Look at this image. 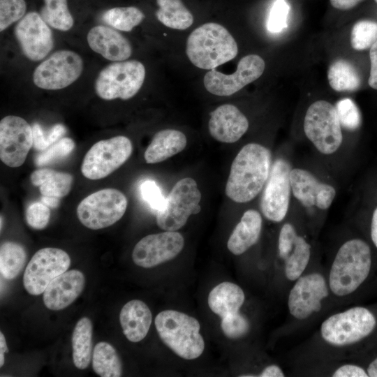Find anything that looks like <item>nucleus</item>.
Here are the masks:
<instances>
[{
  "label": "nucleus",
  "mask_w": 377,
  "mask_h": 377,
  "mask_svg": "<svg viewBox=\"0 0 377 377\" xmlns=\"http://www.w3.org/2000/svg\"><path fill=\"white\" fill-rule=\"evenodd\" d=\"M272 168L269 149L258 144L244 146L234 158L226 185V194L232 201L252 200L263 188Z\"/></svg>",
  "instance_id": "1"
},
{
  "label": "nucleus",
  "mask_w": 377,
  "mask_h": 377,
  "mask_svg": "<svg viewBox=\"0 0 377 377\" xmlns=\"http://www.w3.org/2000/svg\"><path fill=\"white\" fill-rule=\"evenodd\" d=\"M371 255L369 245L362 239H353L339 249L330 267L328 285L336 296L354 293L370 272Z\"/></svg>",
  "instance_id": "2"
},
{
  "label": "nucleus",
  "mask_w": 377,
  "mask_h": 377,
  "mask_svg": "<svg viewBox=\"0 0 377 377\" xmlns=\"http://www.w3.org/2000/svg\"><path fill=\"white\" fill-rule=\"evenodd\" d=\"M186 52L195 66L212 70L233 59L238 53V47L223 26L209 22L191 33L187 38Z\"/></svg>",
  "instance_id": "3"
},
{
  "label": "nucleus",
  "mask_w": 377,
  "mask_h": 377,
  "mask_svg": "<svg viewBox=\"0 0 377 377\" xmlns=\"http://www.w3.org/2000/svg\"><path fill=\"white\" fill-rule=\"evenodd\" d=\"M155 326L163 342L180 357L193 360L202 353L205 342L200 334V323L195 318L165 310L156 316Z\"/></svg>",
  "instance_id": "4"
},
{
  "label": "nucleus",
  "mask_w": 377,
  "mask_h": 377,
  "mask_svg": "<svg viewBox=\"0 0 377 377\" xmlns=\"http://www.w3.org/2000/svg\"><path fill=\"white\" fill-rule=\"evenodd\" d=\"M376 325V318L369 309L354 306L327 317L320 325V333L327 343L346 347L368 337Z\"/></svg>",
  "instance_id": "5"
},
{
  "label": "nucleus",
  "mask_w": 377,
  "mask_h": 377,
  "mask_svg": "<svg viewBox=\"0 0 377 377\" xmlns=\"http://www.w3.org/2000/svg\"><path fill=\"white\" fill-rule=\"evenodd\" d=\"M145 73L138 60L114 61L99 73L95 82L96 94L106 101L130 99L140 89Z\"/></svg>",
  "instance_id": "6"
},
{
  "label": "nucleus",
  "mask_w": 377,
  "mask_h": 377,
  "mask_svg": "<svg viewBox=\"0 0 377 377\" xmlns=\"http://www.w3.org/2000/svg\"><path fill=\"white\" fill-rule=\"evenodd\" d=\"M304 131L316 148L324 154L334 153L342 143L341 125L337 110L326 101H317L309 107Z\"/></svg>",
  "instance_id": "7"
},
{
  "label": "nucleus",
  "mask_w": 377,
  "mask_h": 377,
  "mask_svg": "<svg viewBox=\"0 0 377 377\" xmlns=\"http://www.w3.org/2000/svg\"><path fill=\"white\" fill-rule=\"evenodd\" d=\"M128 205L126 195L116 188L96 191L78 205L76 210L80 223L92 230L109 227L124 214Z\"/></svg>",
  "instance_id": "8"
},
{
  "label": "nucleus",
  "mask_w": 377,
  "mask_h": 377,
  "mask_svg": "<svg viewBox=\"0 0 377 377\" xmlns=\"http://www.w3.org/2000/svg\"><path fill=\"white\" fill-rule=\"evenodd\" d=\"M200 200L201 193L193 179L179 180L165 198L163 207L157 212V225L165 231L182 228L191 214L200 212Z\"/></svg>",
  "instance_id": "9"
},
{
  "label": "nucleus",
  "mask_w": 377,
  "mask_h": 377,
  "mask_svg": "<svg viewBox=\"0 0 377 377\" xmlns=\"http://www.w3.org/2000/svg\"><path fill=\"white\" fill-rule=\"evenodd\" d=\"M133 145L129 138L118 135L96 142L85 154L81 172L87 179L96 180L106 177L131 156Z\"/></svg>",
  "instance_id": "10"
},
{
  "label": "nucleus",
  "mask_w": 377,
  "mask_h": 377,
  "mask_svg": "<svg viewBox=\"0 0 377 377\" xmlns=\"http://www.w3.org/2000/svg\"><path fill=\"white\" fill-rule=\"evenodd\" d=\"M82 70L83 61L77 53L61 50L54 52L36 68L33 82L43 89L59 90L76 81Z\"/></svg>",
  "instance_id": "11"
},
{
  "label": "nucleus",
  "mask_w": 377,
  "mask_h": 377,
  "mask_svg": "<svg viewBox=\"0 0 377 377\" xmlns=\"http://www.w3.org/2000/svg\"><path fill=\"white\" fill-rule=\"evenodd\" d=\"M71 258L64 250L47 247L35 253L28 263L23 276L25 290L31 295L43 293L49 283L67 271Z\"/></svg>",
  "instance_id": "12"
},
{
  "label": "nucleus",
  "mask_w": 377,
  "mask_h": 377,
  "mask_svg": "<svg viewBox=\"0 0 377 377\" xmlns=\"http://www.w3.org/2000/svg\"><path fill=\"white\" fill-rule=\"evenodd\" d=\"M295 281L288 297V311L295 318L304 320L321 310L329 295L328 281L318 272L302 274Z\"/></svg>",
  "instance_id": "13"
},
{
  "label": "nucleus",
  "mask_w": 377,
  "mask_h": 377,
  "mask_svg": "<svg viewBox=\"0 0 377 377\" xmlns=\"http://www.w3.org/2000/svg\"><path fill=\"white\" fill-rule=\"evenodd\" d=\"M265 68L261 57L248 54L239 60L236 71L232 74H224L215 69L208 71L204 76V85L214 95L228 96L259 78Z\"/></svg>",
  "instance_id": "14"
},
{
  "label": "nucleus",
  "mask_w": 377,
  "mask_h": 377,
  "mask_svg": "<svg viewBox=\"0 0 377 377\" xmlns=\"http://www.w3.org/2000/svg\"><path fill=\"white\" fill-rule=\"evenodd\" d=\"M290 166L284 159H276L271 168L260 200L264 216L273 222H281L286 217L290 202Z\"/></svg>",
  "instance_id": "15"
},
{
  "label": "nucleus",
  "mask_w": 377,
  "mask_h": 377,
  "mask_svg": "<svg viewBox=\"0 0 377 377\" xmlns=\"http://www.w3.org/2000/svg\"><path fill=\"white\" fill-rule=\"evenodd\" d=\"M34 144L31 126L23 118L8 115L0 121V158L7 166L17 168L25 161Z\"/></svg>",
  "instance_id": "16"
},
{
  "label": "nucleus",
  "mask_w": 377,
  "mask_h": 377,
  "mask_svg": "<svg viewBox=\"0 0 377 377\" xmlns=\"http://www.w3.org/2000/svg\"><path fill=\"white\" fill-rule=\"evenodd\" d=\"M184 244L183 236L176 231L149 235L135 244L132 258L140 267H155L175 258L182 250Z\"/></svg>",
  "instance_id": "17"
},
{
  "label": "nucleus",
  "mask_w": 377,
  "mask_h": 377,
  "mask_svg": "<svg viewBox=\"0 0 377 377\" xmlns=\"http://www.w3.org/2000/svg\"><path fill=\"white\" fill-rule=\"evenodd\" d=\"M14 34L23 54L29 60H42L54 47L52 32L36 12L27 13L15 26Z\"/></svg>",
  "instance_id": "18"
},
{
  "label": "nucleus",
  "mask_w": 377,
  "mask_h": 377,
  "mask_svg": "<svg viewBox=\"0 0 377 377\" xmlns=\"http://www.w3.org/2000/svg\"><path fill=\"white\" fill-rule=\"evenodd\" d=\"M279 256L284 261L285 274L295 281L305 271L311 258V245L299 235L294 226L286 223L281 228L278 239Z\"/></svg>",
  "instance_id": "19"
},
{
  "label": "nucleus",
  "mask_w": 377,
  "mask_h": 377,
  "mask_svg": "<svg viewBox=\"0 0 377 377\" xmlns=\"http://www.w3.org/2000/svg\"><path fill=\"white\" fill-rule=\"evenodd\" d=\"M290 183L293 195L304 206L328 209L336 195L335 188L320 182L310 172L300 168L290 172Z\"/></svg>",
  "instance_id": "20"
},
{
  "label": "nucleus",
  "mask_w": 377,
  "mask_h": 377,
  "mask_svg": "<svg viewBox=\"0 0 377 377\" xmlns=\"http://www.w3.org/2000/svg\"><path fill=\"white\" fill-rule=\"evenodd\" d=\"M208 127L210 135L216 140L233 143L246 132L249 121L236 106L223 104L211 112Z\"/></svg>",
  "instance_id": "21"
},
{
  "label": "nucleus",
  "mask_w": 377,
  "mask_h": 377,
  "mask_svg": "<svg viewBox=\"0 0 377 377\" xmlns=\"http://www.w3.org/2000/svg\"><path fill=\"white\" fill-rule=\"evenodd\" d=\"M84 284L82 272L77 269L66 271L55 277L44 290L45 306L53 311L65 309L80 296Z\"/></svg>",
  "instance_id": "22"
},
{
  "label": "nucleus",
  "mask_w": 377,
  "mask_h": 377,
  "mask_svg": "<svg viewBox=\"0 0 377 377\" xmlns=\"http://www.w3.org/2000/svg\"><path fill=\"white\" fill-rule=\"evenodd\" d=\"M87 40L93 51L110 61H125L133 52L128 40L110 27H94L88 32Z\"/></svg>",
  "instance_id": "23"
},
{
  "label": "nucleus",
  "mask_w": 377,
  "mask_h": 377,
  "mask_svg": "<svg viewBox=\"0 0 377 377\" xmlns=\"http://www.w3.org/2000/svg\"><path fill=\"white\" fill-rule=\"evenodd\" d=\"M119 321L126 337L131 342H139L149 332L152 315L144 302L133 300L128 302L121 309Z\"/></svg>",
  "instance_id": "24"
},
{
  "label": "nucleus",
  "mask_w": 377,
  "mask_h": 377,
  "mask_svg": "<svg viewBox=\"0 0 377 377\" xmlns=\"http://www.w3.org/2000/svg\"><path fill=\"white\" fill-rule=\"evenodd\" d=\"M263 220L260 214L255 209H249L242 215L231 233L227 246L234 255H241L253 246L258 240Z\"/></svg>",
  "instance_id": "25"
},
{
  "label": "nucleus",
  "mask_w": 377,
  "mask_h": 377,
  "mask_svg": "<svg viewBox=\"0 0 377 377\" xmlns=\"http://www.w3.org/2000/svg\"><path fill=\"white\" fill-rule=\"evenodd\" d=\"M186 144V137L182 131L161 130L154 135L144 158L147 163H160L183 151Z\"/></svg>",
  "instance_id": "26"
},
{
  "label": "nucleus",
  "mask_w": 377,
  "mask_h": 377,
  "mask_svg": "<svg viewBox=\"0 0 377 377\" xmlns=\"http://www.w3.org/2000/svg\"><path fill=\"white\" fill-rule=\"evenodd\" d=\"M244 300V291L239 286L231 282H223L209 293L208 304L210 309L222 318L239 312Z\"/></svg>",
  "instance_id": "27"
},
{
  "label": "nucleus",
  "mask_w": 377,
  "mask_h": 377,
  "mask_svg": "<svg viewBox=\"0 0 377 377\" xmlns=\"http://www.w3.org/2000/svg\"><path fill=\"white\" fill-rule=\"evenodd\" d=\"M30 179L33 185L39 186L42 195L59 198L69 193L73 177L67 172L43 168L34 171Z\"/></svg>",
  "instance_id": "28"
},
{
  "label": "nucleus",
  "mask_w": 377,
  "mask_h": 377,
  "mask_svg": "<svg viewBox=\"0 0 377 377\" xmlns=\"http://www.w3.org/2000/svg\"><path fill=\"white\" fill-rule=\"evenodd\" d=\"M73 360L80 369H86L92 354V323L89 318H80L72 334Z\"/></svg>",
  "instance_id": "29"
},
{
  "label": "nucleus",
  "mask_w": 377,
  "mask_h": 377,
  "mask_svg": "<svg viewBox=\"0 0 377 377\" xmlns=\"http://www.w3.org/2000/svg\"><path fill=\"white\" fill-rule=\"evenodd\" d=\"M156 17L163 25L184 30L193 23V17L182 0H156Z\"/></svg>",
  "instance_id": "30"
},
{
  "label": "nucleus",
  "mask_w": 377,
  "mask_h": 377,
  "mask_svg": "<svg viewBox=\"0 0 377 377\" xmlns=\"http://www.w3.org/2000/svg\"><path fill=\"white\" fill-rule=\"evenodd\" d=\"M330 87L337 91H353L361 84L360 76L349 61L339 59L331 64L327 71Z\"/></svg>",
  "instance_id": "31"
},
{
  "label": "nucleus",
  "mask_w": 377,
  "mask_h": 377,
  "mask_svg": "<svg viewBox=\"0 0 377 377\" xmlns=\"http://www.w3.org/2000/svg\"><path fill=\"white\" fill-rule=\"evenodd\" d=\"M92 367L94 372L101 377H119L122 374L119 357L110 343L98 342L92 354Z\"/></svg>",
  "instance_id": "32"
},
{
  "label": "nucleus",
  "mask_w": 377,
  "mask_h": 377,
  "mask_svg": "<svg viewBox=\"0 0 377 377\" xmlns=\"http://www.w3.org/2000/svg\"><path fill=\"white\" fill-rule=\"evenodd\" d=\"M27 260V253L21 244L5 242L0 247V272L6 279H15L22 270Z\"/></svg>",
  "instance_id": "33"
},
{
  "label": "nucleus",
  "mask_w": 377,
  "mask_h": 377,
  "mask_svg": "<svg viewBox=\"0 0 377 377\" xmlns=\"http://www.w3.org/2000/svg\"><path fill=\"white\" fill-rule=\"evenodd\" d=\"M44 6L40 15L43 20L51 27L66 31L74 24L73 17L68 8L67 0H43Z\"/></svg>",
  "instance_id": "34"
},
{
  "label": "nucleus",
  "mask_w": 377,
  "mask_h": 377,
  "mask_svg": "<svg viewBox=\"0 0 377 377\" xmlns=\"http://www.w3.org/2000/svg\"><path fill=\"white\" fill-rule=\"evenodd\" d=\"M102 18L107 24L117 30L130 31L142 22L145 15L134 6L115 7L106 10Z\"/></svg>",
  "instance_id": "35"
},
{
  "label": "nucleus",
  "mask_w": 377,
  "mask_h": 377,
  "mask_svg": "<svg viewBox=\"0 0 377 377\" xmlns=\"http://www.w3.org/2000/svg\"><path fill=\"white\" fill-rule=\"evenodd\" d=\"M377 41V22L363 20L357 22L351 30L350 45L356 50L370 48Z\"/></svg>",
  "instance_id": "36"
},
{
  "label": "nucleus",
  "mask_w": 377,
  "mask_h": 377,
  "mask_svg": "<svg viewBox=\"0 0 377 377\" xmlns=\"http://www.w3.org/2000/svg\"><path fill=\"white\" fill-rule=\"evenodd\" d=\"M75 148V142L70 138H62L47 149L38 154L34 163L38 167L53 163L69 156Z\"/></svg>",
  "instance_id": "37"
},
{
  "label": "nucleus",
  "mask_w": 377,
  "mask_h": 377,
  "mask_svg": "<svg viewBox=\"0 0 377 377\" xmlns=\"http://www.w3.org/2000/svg\"><path fill=\"white\" fill-rule=\"evenodd\" d=\"M33 131V146L42 151L63 138L66 133V127L61 124H54L47 132L43 131L38 123H34L31 126Z\"/></svg>",
  "instance_id": "38"
},
{
  "label": "nucleus",
  "mask_w": 377,
  "mask_h": 377,
  "mask_svg": "<svg viewBox=\"0 0 377 377\" xmlns=\"http://www.w3.org/2000/svg\"><path fill=\"white\" fill-rule=\"evenodd\" d=\"M24 0H0V31H3L24 15Z\"/></svg>",
  "instance_id": "39"
},
{
  "label": "nucleus",
  "mask_w": 377,
  "mask_h": 377,
  "mask_svg": "<svg viewBox=\"0 0 377 377\" xmlns=\"http://www.w3.org/2000/svg\"><path fill=\"white\" fill-rule=\"evenodd\" d=\"M340 124L348 130L357 129L361 124V115L355 103L350 98H343L336 104Z\"/></svg>",
  "instance_id": "40"
},
{
  "label": "nucleus",
  "mask_w": 377,
  "mask_h": 377,
  "mask_svg": "<svg viewBox=\"0 0 377 377\" xmlns=\"http://www.w3.org/2000/svg\"><path fill=\"white\" fill-rule=\"evenodd\" d=\"M221 326L225 335L230 339L244 337L250 328L248 319L239 312L222 318Z\"/></svg>",
  "instance_id": "41"
},
{
  "label": "nucleus",
  "mask_w": 377,
  "mask_h": 377,
  "mask_svg": "<svg viewBox=\"0 0 377 377\" xmlns=\"http://www.w3.org/2000/svg\"><path fill=\"white\" fill-rule=\"evenodd\" d=\"M290 6L286 0H275L267 22V29L272 33L281 31L287 27Z\"/></svg>",
  "instance_id": "42"
},
{
  "label": "nucleus",
  "mask_w": 377,
  "mask_h": 377,
  "mask_svg": "<svg viewBox=\"0 0 377 377\" xmlns=\"http://www.w3.org/2000/svg\"><path fill=\"white\" fill-rule=\"evenodd\" d=\"M50 219V209L43 202H35L29 205L25 212L27 224L34 229H44Z\"/></svg>",
  "instance_id": "43"
},
{
  "label": "nucleus",
  "mask_w": 377,
  "mask_h": 377,
  "mask_svg": "<svg viewBox=\"0 0 377 377\" xmlns=\"http://www.w3.org/2000/svg\"><path fill=\"white\" fill-rule=\"evenodd\" d=\"M140 192L144 200L153 209L158 212L163 207L165 198L155 182L149 179L142 182Z\"/></svg>",
  "instance_id": "44"
},
{
  "label": "nucleus",
  "mask_w": 377,
  "mask_h": 377,
  "mask_svg": "<svg viewBox=\"0 0 377 377\" xmlns=\"http://www.w3.org/2000/svg\"><path fill=\"white\" fill-rule=\"evenodd\" d=\"M334 377H367L368 374L362 367L346 364L338 367L332 375Z\"/></svg>",
  "instance_id": "45"
},
{
  "label": "nucleus",
  "mask_w": 377,
  "mask_h": 377,
  "mask_svg": "<svg viewBox=\"0 0 377 377\" xmlns=\"http://www.w3.org/2000/svg\"><path fill=\"white\" fill-rule=\"evenodd\" d=\"M369 57L371 69L368 83L371 88L377 89V41L370 47Z\"/></svg>",
  "instance_id": "46"
},
{
  "label": "nucleus",
  "mask_w": 377,
  "mask_h": 377,
  "mask_svg": "<svg viewBox=\"0 0 377 377\" xmlns=\"http://www.w3.org/2000/svg\"><path fill=\"white\" fill-rule=\"evenodd\" d=\"M364 0H330L331 5L338 10H350Z\"/></svg>",
  "instance_id": "47"
},
{
  "label": "nucleus",
  "mask_w": 377,
  "mask_h": 377,
  "mask_svg": "<svg viewBox=\"0 0 377 377\" xmlns=\"http://www.w3.org/2000/svg\"><path fill=\"white\" fill-rule=\"evenodd\" d=\"M285 376L282 369L277 365L271 364L266 367L258 376L260 377H283Z\"/></svg>",
  "instance_id": "48"
},
{
  "label": "nucleus",
  "mask_w": 377,
  "mask_h": 377,
  "mask_svg": "<svg viewBox=\"0 0 377 377\" xmlns=\"http://www.w3.org/2000/svg\"><path fill=\"white\" fill-rule=\"evenodd\" d=\"M371 237L374 244L377 247V207L374 210L372 216Z\"/></svg>",
  "instance_id": "49"
},
{
  "label": "nucleus",
  "mask_w": 377,
  "mask_h": 377,
  "mask_svg": "<svg viewBox=\"0 0 377 377\" xmlns=\"http://www.w3.org/2000/svg\"><path fill=\"white\" fill-rule=\"evenodd\" d=\"M8 352L6 339L3 333L0 332V367L4 364V353Z\"/></svg>",
  "instance_id": "50"
},
{
  "label": "nucleus",
  "mask_w": 377,
  "mask_h": 377,
  "mask_svg": "<svg viewBox=\"0 0 377 377\" xmlns=\"http://www.w3.org/2000/svg\"><path fill=\"white\" fill-rule=\"evenodd\" d=\"M41 201L49 207L57 208L59 205V198L42 195Z\"/></svg>",
  "instance_id": "51"
},
{
  "label": "nucleus",
  "mask_w": 377,
  "mask_h": 377,
  "mask_svg": "<svg viewBox=\"0 0 377 377\" xmlns=\"http://www.w3.org/2000/svg\"><path fill=\"white\" fill-rule=\"evenodd\" d=\"M367 374L370 377H377V357L369 365Z\"/></svg>",
  "instance_id": "52"
},
{
  "label": "nucleus",
  "mask_w": 377,
  "mask_h": 377,
  "mask_svg": "<svg viewBox=\"0 0 377 377\" xmlns=\"http://www.w3.org/2000/svg\"><path fill=\"white\" fill-rule=\"evenodd\" d=\"M2 228V216H1V229Z\"/></svg>",
  "instance_id": "53"
},
{
  "label": "nucleus",
  "mask_w": 377,
  "mask_h": 377,
  "mask_svg": "<svg viewBox=\"0 0 377 377\" xmlns=\"http://www.w3.org/2000/svg\"><path fill=\"white\" fill-rule=\"evenodd\" d=\"M377 3V0H374Z\"/></svg>",
  "instance_id": "54"
}]
</instances>
